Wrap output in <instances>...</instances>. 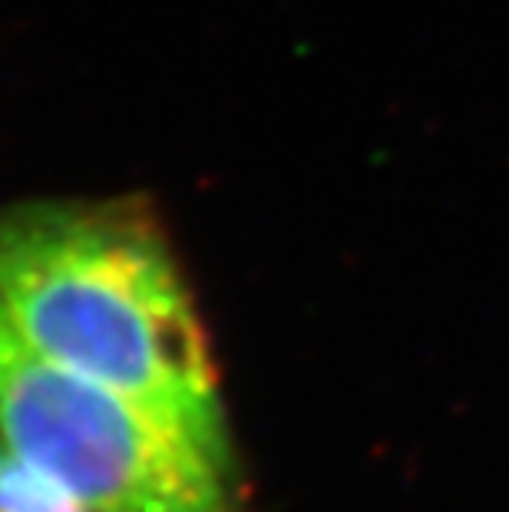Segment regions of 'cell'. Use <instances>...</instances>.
<instances>
[{
  "instance_id": "cell-1",
  "label": "cell",
  "mask_w": 509,
  "mask_h": 512,
  "mask_svg": "<svg viewBox=\"0 0 509 512\" xmlns=\"http://www.w3.org/2000/svg\"><path fill=\"white\" fill-rule=\"evenodd\" d=\"M0 304L40 354L133 400L235 479L232 430L199 314L139 209H0Z\"/></svg>"
},
{
  "instance_id": "cell-3",
  "label": "cell",
  "mask_w": 509,
  "mask_h": 512,
  "mask_svg": "<svg viewBox=\"0 0 509 512\" xmlns=\"http://www.w3.org/2000/svg\"><path fill=\"white\" fill-rule=\"evenodd\" d=\"M0 512H96L70 486L27 463L0 437Z\"/></svg>"
},
{
  "instance_id": "cell-2",
  "label": "cell",
  "mask_w": 509,
  "mask_h": 512,
  "mask_svg": "<svg viewBox=\"0 0 509 512\" xmlns=\"http://www.w3.org/2000/svg\"><path fill=\"white\" fill-rule=\"evenodd\" d=\"M0 437L96 512H235L232 479L143 407L50 361L0 304Z\"/></svg>"
}]
</instances>
